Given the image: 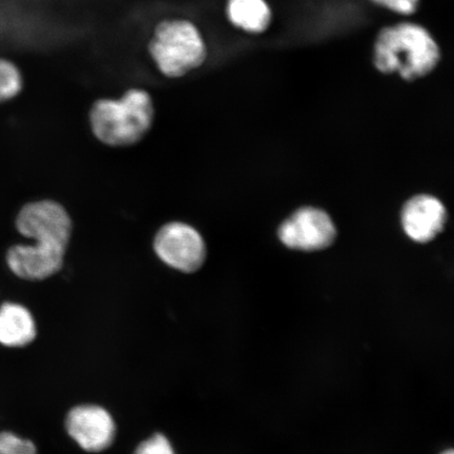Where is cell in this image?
Masks as SVG:
<instances>
[{"instance_id": "6da1fadb", "label": "cell", "mask_w": 454, "mask_h": 454, "mask_svg": "<svg viewBox=\"0 0 454 454\" xmlns=\"http://www.w3.org/2000/svg\"><path fill=\"white\" fill-rule=\"evenodd\" d=\"M442 59L438 42L427 28L411 21L384 27L373 44L372 60L379 72L397 73L406 82L429 75Z\"/></svg>"}, {"instance_id": "7a4b0ae2", "label": "cell", "mask_w": 454, "mask_h": 454, "mask_svg": "<svg viewBox=\"0 0 454 454\" xmlns=\"http://www.w3.org/2000/svg\"><path fill=\"white\" fill-rule=\"evenodd\" d=\"M154 121L151 95L130 89L119 99H99L90 112V129L101 144L113 147L137 144Z\"/></svg>"}, {"instance_id": "3957f363", "label": "cell", "mask_w": 454, "mask_h": 454, "mask_svg": "<svg viewBox=\"0 0 454 454\" xmlns=\"http://www.w3.org/2000/svg\"><path fill=\"white\" fill-rule=\"evenodd\" d=\"M159 72L168 78L185 76L207 59V45L200 28L186 19L159 21L147 45Z\"/></svg>"}, {"instance_id": "277c9868", "label": "cell", "mask_w": 454, "mask_h": 454, "mask_svg": "<svg viewBox=\"0 0 454 454\" xmlns=\"http://www.w3.org/2000/svg\"><path fill=\"white\" fill-rule=\"evenodd\" d=\"M157 257L170 269L192 274L206 262L207 246L195 227L179 221L164 224L153 242Z\"/></svg>"}, {"instance_id": "5b68a950", "label": "cell", "mask_w": 454, "mask_h": 454, "mask_svg": "<svg viewBox=\"0 0 454 454\" xmlns=\"http://www.w3.org/2000/svg\"><path fill=\"white\" fill-rule=\"evenodd\" d=\"M16 229L33 242L67 248L73 223L60 203L41 200L27 203L20 209L16 218Z\"/></svg>"}, {"instance_id": "8992f818", "label": "cell", "mask_w": 454, "mask_h": 454, "mask_svg": "<svg viewBox=\"0 0 454 454\" xmlns=\"http://www.w3.org/2000/svg\"><path fill=\"white\" fill-rule=\"evenodd\" d=\"M278 237L284 246L294 251L317 252L333 246L337 230L331 215L323 209L306 207L284 221Z\"/></svg>"}, {"instance_id": "52a82bcc", "label": "cell", "mask_w": 454, "mask_h": 454, "mask_svg": "<svg viewBox=\"0 0 454 454\" xmlns=\"http://www.w3.org/2000/svg\"><path fill=\"white\" fill-rule=\"evenodd\" d=\"M67 249L50 244H17L5 254V265L17 279L41 282L57 274L64 266Z\"/></svg>"}, {"instance_id": "ba28073f", "label": "cell", "mask_w": 454, "mask_h": 454, "mask_svg": "<svg viewBox=\"0 0 454 454\" xmlns=\"http://www.w3.org/2000/svg\"><path fill=\"white\" fill-rule=\"evenodd\" d=\"M66 428L84 451L99 453L110 448L116 436V425L109 411L98 405L74 407L67 413Z\"/></svg>"}, {"instance_id": "9c48e42d", "label": "cell", "mask_w": 454, "mask_h": 454, "mask_svg": "<svg viewBox=\"0 0 454 454\" xmlns=\"http://www.w3.org/2000/svg\"><path fill=\"white\" fill-rule=\"evenodd\" d=\"M401 221L403 230L411 240L428 243L445 229L447 209L438 198L418 195L405 203Z\"/></svg>"}, {"instance_id": "30bf717a", "label": "cell", "mask_w": 454, "mask_h": 454, "mask_svg": "<svg viewBox=\"0 0 454 454\" xmlns=\"http://www.w3.org/2000/svg\"><path fill=\"white\" fill-rule=\"evenodd\" d=\"M37 337V320L27 305L13 300L0 303V346L25 348L35 342Z\"/></svg>"}, {"instance_id": "8fae6325", "label": "cell", "mask_w": 454, "mask_h": 454, "mask_svg": "<svg viewBox=\"0 0 454 454\" xmlns=\"http://www.w3.org/2000/svg\"><path fill=\"white\" fill-rule=\"evenodd\" d=\"M231 24L248 34H262L271 25L272 11L266 0H227Z\"/></svg>"}, {"instance_id": "7c38bea8", "label": "cell", "mask_w": 454, "mask_h": 454, "mask_svg": "<svg viewBox=\"0 0 454 454\" xmlns=\"http://www.w3.org/2000/svg\"><path fill=\"white\" fill-rule=\"evenodd\" d=\"M24 88V76L12 60L0 57V104L14 99Z\"/></svg>"}, {"instance_id": "4fadbf2b", "label": "cell", "mask_w": 454, "mask_h": 454, "mask_svg": "<svg viewBox=\"0 0 454 454\" xmlns=\"http://www.w3.org/2000/svg\"><path fill=\"white\" fill-rule=\"evenodd\" d=\"M0 454H39L36 442L12 430H0Z\"/></svg>"}, {"instance_id": "5bb4252c", "label": "cell", "mask_w": 454, "mask_h": 454, "mask_svg": "<svg viewBox=\"0 0 454 454\" xmlns=\"http://www.w3.org/2000/svg\"><path fill=\"white\" fill-rule=\"evenodd\" d=\"M134 454H176V452L166 435L156 434L140 442Z\"/></svg>"}, {"instance_id": "9a60e30c", "label": "cell", "mask_w": 454, "mask_h": 454, "mask_svg": "<svg viewBox=\"0 0 454 454\" xmlns=\"http://www.w3.org/2000/svg\"><path fill=\"white\" fill-rule=\"evenodd\" d=\"M371 2L391 12L404 16L416 13L421 4V0H371Z\"/></svg>"}, {"instance_id": "2e32d148", "label": "cell", "mask_w": 454, "mask_h": 454, "mask_svg": "<svg viewBox=\"0 0 454 454\" xmlns=\"http://www.w3.org/2000/svg\"><path fill=\"white\" fill-rule=\"evenodd\" d=\"M442 454H454L452 450L442 452Z\"/></svg>"}]
</instances>
